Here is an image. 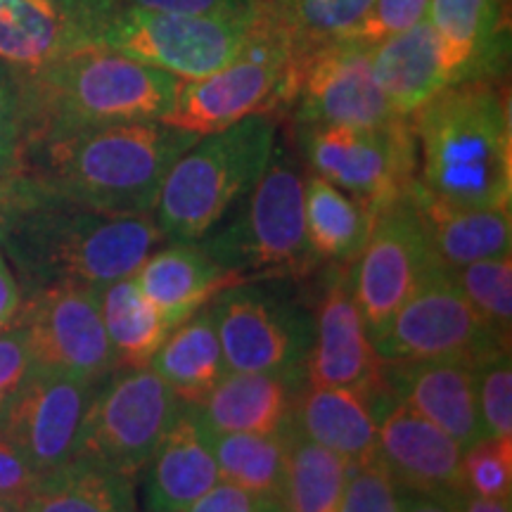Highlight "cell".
<instances>
[{"label": "cell", "instance_id": "6da1fadb", "mask_svg": "<svg viewBox=\"0 0 512 512\" xmlns=\"http://www.w3.org/2000/svg\"><path fill=\"white\" fill-rule=\"evenodd\" d=\"M159 245H164V235L152 214H102L57 197L36 181L0 233V252L15 271L22 294L55 283L100 290L136 273Z\"/></svg>", "mask_w": 512, "mask_h": 512}, {"label": "cell", "instance_id": "7a4b0ae2", "mask_svg": "<svg viewBox=\"0 0 512 512\" xmlns=\"http://www.w3.org/2000/svg\"><path fill=\"white\" fill-rule=\"evenodd\" d=\"M197 140L164 121H131L27 145L19 169L81 207L143 216L152 214L169 169Z\"/></svg>", "mask_w": 512, "mask_h": 512}, {"label": "cell", "instance_id": "3957f363", "mask_svg": "<svg viewBox=\"0 0 512 512\" xmlns=\"http://www.w3.org/2000/svg\"><path fill=\"white\" fill-rule=\"evenodd\" d=\"M22 150L72 133L131 121H164L181 79L112 50L86 46L34 72H12Z\"/></svg>", "mask_w": 512, "mask_h": 512}, {"label": "cell", "instance_id": "277c9868", "mask_svg": "<svg viewBox=\"0 0 512 512\" xmlns=\"http://www.w3.org/2000/svg\"><path fill=\"white\" fill-rule=\"evenodd\" d=\"M418 183L441 200L475 209H510L512 119L501 79L446 88L411 114Z\"/></svg>", "mask_w": 512, "mask_h": 512}, {"label": "cell", "instance_id": "5b68a950", "mask_svg": "<svg viewBox=\"0 0 512 512\" xmlns=\"http://www.w3.org/2000/svg\"><path fill=\"white\" fill-rule=\"evenodd\" d=\"M275 150L271 114L200 136L166 174L152 216L164 242H197L254 188Z\"/></svg>", "mask_w": 512, "mask_h": 512}, {"label": "cell", "instance_id": "8992f818", "mask_svg": "<svg viewBox=\"0 0 512 512\" xmlns=\"http://www.w3.org/2000/svg\"><path fill=\"white\" fill-rule=\"evenodd\" d=\"M242 280H302L320 266L306 240L304 178L283 150H273L252 190L197 240Z\"/></svg>", "mask_w": 512, "mask_h": 512}, {"label": "cell", "instance_id": "52a82bcc", "mask_svg": "<svg viewBox=\"0 0 512 512\" xmlns=\"http://www.w3.org/2000/svg\"><path fill=\"white\" fill-rule=\"evenodd\" d=\"M294 280H242L209 302L228 370L280 373L306 380L313 311L292 290Z\"/></svg>", "mask_w": 512, "mask_h": 512}, {"label": "cell", "instance_id": "ba28073f", "mask_svg": "<svg viewBox=\"0 0 512 512\" xmlns=\"http://www.w3.org/2000/svg\"><path fill=\"white\" fill-rule=\"evenodd\" d=\"M299 155L316 174L368 211L403 200L418 178V147L411 117L380 126L304 124L294 126Z\"/></svg>", "mask_w": 512, "mask_h": 512}, {"label": "cell", "instance_id": "9c48e42d", "mask_svg": "<svg viewBox=\"0 0 512 512\" xmlns=\"http://www.w3.org/2000/svg\"><path fill=\"white\" fill-rule=\"evenodd\" d=\"M254 24L256 19L238 22L114 5L88 31V46L195 81L233 62L252 38Z\"/></svg>", "mask_w": 512, "mask_h": 512}, {"label": "cell", "instance_id": "30bf717a", "mask_svg": "<svg viewBox=\"0 0 512 512\" xmlns=\"http://www.w3.org/2000/svg\"><path fill=\"white\" fill-rule=\"evenodd\" d=\"M185 403L150 366L117 368L95 384L74 458L136 479Z\"/></svg>", "mask_w": 512, "mask_h": 512}, {"label": "cell", "instance_id": "8fae6325", "mask_svg": "<svg viewBox=\"0 0 512 512\" xmlns=\"http://www.w3.org/2000/svg\"><path fill=\"white\" fill-rule=\"evenodd\" d=\"M290 62V43L261 8L245 50L219 72L181 81L174 110L164 124L209 136L252 114L280 112Z\"/></svg>", "mask_w": 512, "mask_h": 512}, {"label": "cell", "instance_id": "7c38bea8", "mask_svg": "<svg viewBox=\"0 0 512 512\" xmlns=\"http://www.w3.org/2000/svg\"><path fill=\"white\" fill-rule=\"evenodd\" d=\"M373 347L384 363L460 358L472 366L496 351L510 349L484 328L460 290L453 268L441 259L427 268L387 328L373 337Z\"/></svg>", "mask_w": 512, "mask_h": 512}, {"label": "cell", "instance_id": "4fadbf2b", "mask_svg": "<svg viewBox=\"0 0 512 512\" xmlns=\"http://www.w3.org/2000/svg\"><path fill=\"white\" fill-rule=\"evenodd\" d=\"M280 112L290 114L294 126H380L401 117L375 79L370 48L356 41L292 55Z\"/></svg>", "mask_w": 512, "mask_h": 512}, {"label": "cell", "instance_id": "5bb4252c", "mask_svg": "<svg viewBox=\"0 0 512 512\" xmlns=\"http://www.w3.org/2000/svg\"><path fill=\"white\" fill-rule=\"evenodd\" d=\"M15 325L36 368L88 382H100L119 368L102 325L98 287L55 283L24 294Z\"/></svg>", "mask_w": 512, "mask_h": 512}, {"label": "cell", "instance_id": "9a60e30c", "mask_svg": "<svg viewBox=\"0 0 512 512\" xmlns=\"http://www.w3.org/2000/svg\"><path fill=\"white\" fill-rule=\"evenodd\" d=\"M437 259L408 195L377 211L366 247L351 264L354 297L370 339L387 328Z\"/></svg>", "mask_w": 512, "mask_h": 512}, {"label": "cell", "instance_id": "2e32d148", "mask_svg": "<svg viewBox=\"0 0 512 512\" xmlns=\"http://www.w3.org/2000/svg\"><path fill=\"white\" fill-rule=\"evenodd\" d=\"M98 382L36 368L0 411V439L38 475L76 456L79 434Z\"/></svg>", "mask_w": 512, "mask_h": 512}, {"label": "cell", "instance_id": "e0dca14e", "mask_svg": "<svg viewBox=\"0 0 512 512\" xmlns=\"http://www.w3.org/2000/svg\"><path fill=\"white\" fill-rule=\"evenodd\" d=\"M306 384L384 392L382 361L358 311L351 264H330L313 311V344L306 361Z\"/></svg>", "mask_w": 512, "mask_h": 512}, {"label": "cell", "instance_id": "ac0fdd59", "mask_svg": "<svg viewBox=\"0 0 512 512\" xmlns=\"http://www.w3.org/2000/svg\"><path fill=\"white\" fill-rule=\"evenodd\" d=\"M377 408V458L401 489L444 494L463 486V448L434 422L382 392Z\"/></svg>", "mask_w": 512, "mask_h": 512}, {"label": "cell", "instance_id": "d6986e66", "mask_svg": "<svg viewBox=\"0 0 512 512\" xmlns=\"http://www.w3.org/2000/svg\"><path fill=\"white\" fill-rule=\"evenodd\" d=\"M382 382L392 399L434 422L463 451L484 437L472 363L460 358L382 361Z\"/></svg>", "mask_w": 512, "mask_h": 512}, {"label": "cell", "instance_id": "ffe728a7", "mask_svg": "<svg viewBox=\"0 0 512 512\" xmlns=\"http://www.w3.org/2000/svg\"><path fill=\"white\" fill-rule=\"evenodd\" d=\"M505 0H430L441 74L446 88L465 81L501 79L508 62Z\"/></svg>", "mask_w": 512, "mask_h": 512}, {"label": "cell", "instance_id": "44dd1931", "mask_svg": "<svg viewBox=\"0 0 512 512\" xmlns=\"http://www.w3.org/2000/svg\"><path fill=\"white\" fill-rule=\"evenodd\" d=\"M145 470V512H181L221 482L197 406L185 403Z\"/></svg>", "mask_w": 512, "mask_h": 512}, {"label": "cell", "instance_id": "7402d4cb", "mask_svg": "<svg viewBox=\"0 0 512 512\" xmlns=\"http://www.w3.org/2000/svg\"><path fill=\"white\" fill-rule=\"evenodd\" d=\"M133 278L171 330L209 306L228 285L242 283L240 275L221 268L197 242L159 245Z\"/></svg>", "mask_w": 512, "mask_h": 512}, {"label": "cell", "instance_id": "603a6c76", "mask_svg": "<svg viewBox=\"0 0 512 512\" xmlns=\"http://www.w3.org/2000/svg\"><path fill=\"white\" fill-rule=\"evenodd\" d=\"M380 394L304 384L294 399L290 420L306 439L330 448L349 465L366 463L377 458L375 401Z\"/></svg>", "mask_w": 512, "mask_h": 512}, {"label": "cell", "instance_id": "cb8c5ba5", "mask_svg": "<svg viewBox=\"0 0 512 512\" xmlns=\"http://www.w3.org/2000/svg\"><path fill=\"white\" fill-rule=\"evenodd\" d=\"M408 202L418 214L432 252L446 266L460 268L472 261L510 252V209H475L451 204L427 192L418 178L408 190Z\"/></svg>", "mask_w": 512, "mask_h": 512}, {"label": "cell", "instance_id": "d4e9b609", "mask_svg": "<svg viewBox=\"0 0 512 512\" xmlns=\"http://www.w3.org/2000/svg\"><path fill=\"white\" fill-rule=\"evenodd\" d=\"M306 380L280 373L228 370L197 403L204 425L214 432L273 434L290 420L294 399Z\"/></svg>", "mask_w": 512, "mask_h": 512}, {"label": "cell", "instance_id": "484cf974", "mask_svg": "<svg viewBox=\"0 0 512 512\" xmlns=\"http://www.w3.org/2000/svg\"><path fill=\"white\" fill-rule=\"evenodd\" d=\"M370 62L382 93L401 117H411L427 100L446 91L437 34L430 22L377 43L370 48Z\"/></svg>", "mask_w": 512, "mask_h": 512}, {"label": "cell", "instance_id": "4316f807", "mask_svg": "<svg viewBox=\"0 0 512 512\" xmlns=\"http://www.w3.org/2000/svg\"><path fill=\"white\" fill-rule=\"evenodd\" d=\"M24 512H138L136 479L86 458L38 475Z\"/></svg>", "mask_w": 512, "mask_h": 512}, {"label": "cell", "instance_id": "83f0119b", "mask_svg": "<svg viewBox=\"0 0 512 512\" xmlns=\"http://www.w3.org/2000/svg\"><path fill=\"white\" fill-rule=\"evenodd\" d=\"M86 46L50 0H0V62L12 72H34Z\"/></svg>", "mask_w": 512, "mask_h": 512}, {"label": "cell", "instance_id": "f1b7e54d", "mask_svg": "<svg viewBox=\"0 0 512 512\" xmlns=\"http://www.w3.org/2000/svg\"><path fill=\"white\" fill-rule=\"evenodd\" d=\"M150 368L169 384L183 403L197 406L228 373L226 358L209 306L169 332L152 356Z\"/></svg>", "mask_w": 512, "mask_h": 512}, {"label": "cell", "instance_id": "f546056e", "mask_svg": "<svg viewBox=\"0 0 512 512\" xmlns=\"http://www.w3.org/2000/svg\"><path fill=\"white\" fill-rule=\"evenodd\" d=\"M375 214L325 178L304 181L306 240L320 264H354L366 247Z\"/></svg>", "mask_w": 512, "mask_h": 512}, {"label": "cell", "instance_id": "4dcf8cb0", "mask_svg": "<svg viewBox=\"0 0 512 512\" xmlns=\"http://www.w3.org/2000/svg\"><path fill=\"white\" fill-rule=\"evenodd\" d=\"M285 477L278 503L285 512H339L349 463L330 448L306 439L285 422Z\"/></svg>", "mask_w": 512, "mask_h": 512}, {"label": "cell", "instance_id": "1f68e13d", "mask_svg": "<svg viewBox=\"0 0 512 512\" xmlns=\"http://www.w3.org/2000/svg\"><path fill=\"white\" fill-rule=\"evenodd\" d=\"M100 313L119 368L150 366L171 332L133 275L100 287Z\"/></svg>", "mask_w": 512, "mask_h": 512}, {"label": "cell", "instance_id": "d6a6232c", "mask_svg": "<svg viewBox=\"0 0 512 512\" xmlns=\"http://www.w3.org/2000/svg\"><path fill=\"white\" fill-rule=\"evenodd\" d=\"M207 439L221 482L238 484L252 494L278 501L285 477L283 430L273 434H245L214 432L207 427Z\"/></svg>", "mask_w": 512, "mask_h": 512}, {"label": "cell", "instance_id": "836d02e7", "mask_svg": "<svg viewBox=\"0 0 512 512\" xmlns=\"http://www.w3.org/2000/svg\"><path fill=\"white\" fill-rule=\"evenodd\" d=\"M373 0H264L292 55L311 53L335 41H351Z\"/></svg>", "mask_w": 512, "mask_h": 512}, {"label": "cell", "instance_id": "e575fe53", "mask_svg": "<svg viewBox=\"0 0 512 512\" xmlns=\"http://www.w3.org/2000/svg\"><path fill=\"white\" fill-rule=\"evenodd\" d=\"M460 290L467 297L477 318L498 342L510 347L512 337V254L453 268Z\"/></svg>", "mask_w": 512, "mask_h": 512}, {"label": "cell", "instance_id": "d590c367", "mask_svg": "<svg viewBox=\"0 0 512 512\" xmlns=\"http://www.w3.org/2000/svg\"><path fill=\"white\" fill-rule=\"evenodd\" d=\"M477 411L484 437L512 439V361L510 349L496 351L475 366Z\"/></svg>", "mask_w": 512, "mask_h": 512}, {"label": "cell", "instance_id": "8d00e7d4", "mask_svg": "<svg viewBox=\"0 0 512 512\" xmlns=\"http://www.w3.org/2000/svg\"><path fill=\"white\" fill-rule=\"evenodd\" d=\"M463 486L484 498H512V439L482 437L467 446Z\"/></svg>", "mask_w": 512, "mask_h": 512}, {"label": "cell", "instance_id": "74e56055", "mask_svg": "<svg viewBox=\"0 0 512 512\" xmlns=\"http://www.w3.org/2000/svg\"><path fill=\"white\" fill-rule=\"evenodd\" d=\"M339 512H401V486L380 458L349 465Z\"/></svg>", "mask_w": 512, "mask_h": 512}, {"label": "cell", "instance_id": "f35d334b", "mask_svg": "<svg viewBox=\"0 0 512 512\" xmlns=\"http://www.w3.org/2000/svg\"><path fill=\"white\" fill-rule=\"evenodd\" d=\"M427 10H430V0H373L351 41L373 48L425 22Z\"/></svg>", "mask_w": 512, "mask_h": 512}, {"label": "cell", "instance_id": "ab89813d", "mask_svg": "<svg viewBox=\"0 0 512 512\" xmlns=\"http://www.w3.org/2000/svg\"><path fill=\"white\" fill-rule=\"evenodd\" d=\"M114 5H131V8L174 12V15L192 17H219L254 22L259 17L264 0H114Z\"/></svg>", "mask_w": 512, "mask_h": 512}, {"label": "cell", "instance_id": "60d3db41", "mask_svg": "<svg viewBox=\"0 0 512 512\" xmlns=\"http://www.w3.org/2000/svg\"><path fill=\"white\" fill-rule=\"evenodd\" d=\"M22 162V114L17 81L10 67L0 62V176L12 174Z\"/></svg>", "mask_w": 512, "mask_h": 512}, {"label": "cell", "instance_id": "b9f144b4", "mask_svg": "<svg viewBox=\"0 0 512 512\" xmlns=\"http://www.w3.org/2000/svg\"><path fill=\"white\" fill-rule=\"evenodd\" d=\"M34 370L36 363L29 354L22 330L17 325L0 330V411L8 406V401L22 389Z\"/></svg>", "mask_w": 512, "mask_h": 512}, {"label": "cell", "instance_id": "7bdbcfd3", "mask_svg": "<svg viewBox=\"0 0 512 512\" xmlns=\"http://www.w3.org/2000/svg\"><path fill=\"white\" fill-rule=\"evenodd\" d=\"M271 503L273 498L252 494L238 484L219 482L181 512H266Z\"/></svg>", "mask_w": 512, "mask_h": 512}, {"label": "cell", "instance_id": "ee69618b", "mask_svg": "<svg viewBox=\"0 0 512 512\" xmlns=\"http://www.w3.org/2000/svg\"><path fill=\"white\" fill-rule=\"evenodd\" d=\"M36 479L34 467L8 441L0 439V498H24Z\"/></svg>", "mask_w": 512, "mask_h": 512}, {"label": "cell", "instance_id": "f6af8a7d", "mask_svg": "<svg viewBox=\"0 0 512 512\" xmlns=\"http://www.w3.org/2000/svg\"><path fill=\"white\" fill-rule=\"evenodd\" d=\"M57 10L62 12L76 29L81 31V36L88 43V31L93 29V24L105 15L107 10L114 8V0H50Z\"/></svg>", "mask_w": 512, "mask_h": 512}, {"label": "cell", "instance_id": "bcb514c9", "mask_svg": "<svg viewBox=\"0 0 512 512\" xmlns=\"http://www.w3.org/2000/svg\"><path fill=\"white\" fill-rule=\"evenodd\" d=\"M22 302L24 294L17 283V275L10 268L5 254L0 252V330H8L15 325Z\"/></svg>", "mask_w": 512, "mask_h": 512}, {"label": "cell", "instance_id": "7dc6e473", "mask_svg": "<svg viewBox=\"0 0 512 512\" xmlns=\"http://www.w3.org/2000/svg\"><path fill=\"white\" fill-rule=\"evenodd\" d=\"M31 188H34V181L22 169L0 176V233L8 226L10 216L15 214L19 204L27 200Z\"/></svg>", "mask_w": 512, "mask_h": 512}, {"label": "cell", "instance_id": "c3c4849f", "mask_svg": "<svg viewBox=\"0 0 512 512\" xmlns=\"http://www.w3.org/2000/svg\"><path fill=\"white\" fill-rule=\"evenodd\" d=\"M453 512H512V498H484L460 486L439 494Z\"/></svg>", "mask_w": 512, "mask_h": 512}, {"label": "cell", "instance_id": "681fc988", "mask_svg": "<svg viewBox=\"0 0 512 512\" xmlns=\"http://www.w3.org/2000/svg\"><path fill=\"white\" fill-rule=\"evenodd\" d=\"M401 512H453L439 494L401 489Z\"/></svg>", "mask_w": 512, "mask_h": 512}, {"label": "cell", "instance_id": "f907efd6", "mask_svg": "<svg viewBox=\"0 0 512 512\" xmlns=\"http://www.w3.org/2000/svg\"><path fill=\"white\" fill-rule=\"evenodd\" d=\"M0 512H24V498H0Z\"/></svg>", "mask_w": 512, "mask_h": 512}, {"label": "cell", "instance_id": "816d5d0a", "mask_svg": "<svg viewBox=\"0 0 512 512\" xmlns=\"http://www.w3.org/2000/svg\"><path fill=\"white\" fill-rule=\"evenodd\" d=\"M266 512H285V508H283V505H280L278 501H273V503L266 508Z\"/></svg>", "mask_w": 512, "mask_h": 512}]
</instances>
